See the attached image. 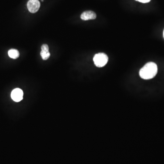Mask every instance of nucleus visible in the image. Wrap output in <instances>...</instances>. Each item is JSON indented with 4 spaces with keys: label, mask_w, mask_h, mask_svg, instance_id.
<instances>
[{
    "label": "nucleus",
    "mask_w": 164,
    "mask_h": 164,
    "mask_svg": "<svg viewBox=\"0 0 164 164\" xmlns=\"http://www.w3.org/2000/svg\"><path fill=\"white\" fill-rule=\"evenodd\" d=\"M158 72L157 65L153 62L146 63L140 71V76L144 80H151L155 77Z\"/></svg>",
    "instance_id": "1"
},
{
    "label": "nucleus",
    "mask_w": 164,
    "mask_h": 164,
    "mask_svg": "<svg viewBox=\"0 0 164 164\" xmlns=\"http://www.w3.org/2000/svg\"><path fill=\"white\" fill-rule=\"evenodd\" d=\"M108 59V57L106 54L104 53H98L95 55L93 60L96 66L101 68L107 63Z\"/></svg>",
    "instance_id": "2"
},
{
    "label": "nucleus",
    "mask_w": 164,
    "mask_h": 164,
    "mask_svg": "<svg viewBox=\"0 0 164 164\" xmlns=\"http://www.w3.org/2000/svg\"><path fill=\"white\" fill-rule=\"evenodd\" d=\"M27 7L30 12L34 13L40 8V2L38 0H29L27 2Z\"/></svg>",
    "instance_id": "3"
},
{
    "label": "nucleus",
    "mask_w": 164,
    "mask_h": 164,
    "mask_svg": "<svg viewBox=\"0 0 164 164\" xmlns=\"http://www.w3.org/2000/svg\"><path fill=\"white\" fill-rule=\"evenodd\" d=\"M23 92L20 88H16L13 90L11 93V98L16 102H20L23 99Z\"/></svg>",
    "instance_id": "4"
},
{
    "label": "nucleus",
    "mask_w": 164,
    "mask_h": 164,
    "mask_svg": "<svg viewBox=\"0 0 164 164\" xmlns=\"http://www.w3.org/2000/svg\"><path fill=\"white\" fill-rule=\"evenodd\" d=\"M96 18V14L93 11H88L84 12L81 15V18L82 20H93Z\"/></svg>",
    "instance_id": "5"
},
{
    "label": "nucleus",
    "mask_w": 164,
    "mask_h": 164,
    "mask_svg": "<svg viewBox=\"0 0 164 164\" xmlns=\"http://www.w3.org/2000/svg\"><path fill=\"white\" fill-rule=\"evenodd\" d=\"M8 55L10 58L13 59H16L19 57V52L17 50L15 49H12L8 51Z\"/></svg>",
    "instance_id": "6"
},
{
    "label": "nucleus",
    "mask_w": 164,
    "mask_h": 164,
    "mask_svg": "<svg viewBox=\"0 0 164 164\" xmlns=\"http://www.w3.org/2000/svg\"><path fill=\"white\" fill-rule=\"evenodd\" d=\"M40 54H41L42 59L44 60L48 59L50 56V53L49 51L41 50Z\"/></svg>",
    "instance_id": "7"
},
{
    "label": "nucleus",
    "mask_w": 164,
    "mask_h": 164,
    "mask_svg": "<svg viewBox=\"0 0 164 164\" xmlns=\"http://www.w3.org/2000/svg\"><path fill=\"white\" fill-rule=\"evenodd\" d=\"M41 49L42 51H49V47L47 44H44L41 46Z\"/></svg>",
    "instance_id": "8"
},
{
    "label": "nucleus",
    "mask_w": 164,
    "mask_h": 164,
    "mask_svg": "<svg viewBox=\"0 0 164 164\" xmlns=\"http://www.w3.org/2000/svg\"><path fill=\"white\" fill-rule=\"evenodd\" d=\"M135 1H138V2H140L145 3H148L151 2V0H135Z\"/></svg>",
    "instance_id": "9"
},
{
    "label": "nucleus",
    "mask_w": 164,
    "mask_h": 164,
    "mask_svg": "<svg viewBox=\"0 0 164 164\" xmlns=\"http://www.w3.org/2000/svg\"><path fill=\"white\" fill-rule=\"evenodd\" d=\"M163 37H164V30L163 32Z\"/></svg>",
    "instance_id": "10"
}]
</instances>
